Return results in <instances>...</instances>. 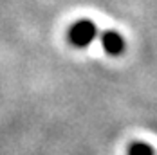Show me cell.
<instances>
[{"instance_id": "obj_1", "label": "cell", "mask_w": 157, "mask_h": 155, "mask_svg": "<svg viewBox=\"0 0 157 155\" xmlns=\"http://www.w3.org/2000/svg\"><path fill=\"white\" fill-rule=\"evenodd\" d=\"M67 38L71 42V45L83 49V47H89L96 38H98V27H96L94 22L87 20V18H81L78 22H74L69 32H67Z\"/></svg>"}, {"instance_id": "obj_2", "label": "cell", "mask_w": 157, "mask_h": 155, "mask_svg": "<svg viewBox=\"0 0 157 155\" xmlns=\"http://www.w3.org/2000/svg\"><path fill=\"white\" fill-rule=\"evenodd\" d=\"M101 47L109 56H121L126 49V42L117 31H105L101 34Z\"/></svg>"}, {"instance_id": "obj_3", "label": "cell", "mask_w": 157, "mask_h": 155, "mask_svg": "<svg viewBox=\"0 0 157 155\" xmlns=\"http://www.w3.org/2000/svg\"><path fill=\"white\" fill-rule=\"evenodd\" d=\"M128 155H155L154 148L148 144V142H143V141H136L128 146Z\"/></svg>"}]
</instances>
